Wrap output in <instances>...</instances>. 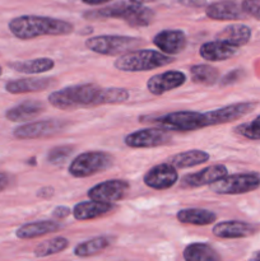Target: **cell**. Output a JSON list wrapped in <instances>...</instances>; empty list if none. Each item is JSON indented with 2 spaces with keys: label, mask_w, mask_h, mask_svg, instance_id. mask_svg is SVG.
I'll use <instances>...</instances> for the list:
<instances>
[{
  "label": "cell",
  "mask_w": 260,
  "mask_h": 261,
  "mask_svg": "<svg viewBox=\"0 0 260 261\" xmlns=\"http://www.w3.org/2000/svg\"><path fill=\"white\" fill-rule=\"evenodd\" d=\"M130 93L126 88L105 87L93 83L74 84L64 87L48 94L47 101L53 107L59 110L89 109L103 105H120L129 99Z\"/></svg>",
  "instance_id": "cell-1"
},
{
  "label": "cell",
  "mask_w": 260,
  "mask_h": 261,
  "mask_svg": "<svg viewBox=\"0 0 260 261\" xmlns=\"http://www.w3.org/2000/svg\"><path fill=\"white\" fill-rule=\"evenodd\" d=\"M10 33L19 40H32L42 36H66L74 31L71 23L40 15H20L8 24Z\"/></svg>",
  "instance_id": "cell-2"
},
{
  "label": "cell",
  "mask_w": 260,
  "mask_h": 261,
  "mask_svg": "<svg viewBox=\"0 0 260 261\" xmlns=\"http://www.w3.org/2000/svg\"><path fill=\"white\" fill-rule=\"evenodd\" d=\"M84 17L88 19L99 18H119L125 20L132 27H147L154 19V12L144 5L133 4V3L120 2L98 10L87 12Z\"/></svg>",
  "instance_id": "cell-3"
},
{
  "label": "cell",
  "mask_w": 260,
  "mask_h": 261,
  "mask_svg": "<svg viewBox=\"0 0 260 261\" xmlns=\"http://www.w3.org/2000/svg\"><path fill=\"white\" fill-rule=\"evenodd\" d=\"M175 61L173 56L157 50H134L119 56L114 61V66L120 71L126 73H138V71H148L153 69L167 66Z\"/></svg>",
  "instance_id": "cell-4"
},
{
  "label": "cell",
  "mask_w": 260,
  "mask_h": 261,
  "mask_svg": "<svg viewBox=\"0 0 260 261\" xmlns=\"http://www.w3.org/2000/svg\"><path fill=\"white\" fill-rule=\"evenodd\" d=\"M142 43L143 40L138 37L120 35H101L87 38L84 45L88 50L99 54V55L121 56L137 48Z\"/></svg>",
  "instance_id": "cell-5"
},
{
  "label": "cell",
  "mask_w": 260,
  "mask_h": 261,
  "mask_svg": "<svg viewBox=\"0 0 260 261\" xmlns=\"http://www.w3.org/2000/svg\"><path fill=\"white\" fill-rule=\"evenodd\" d=\"M114 157L103 150H91L76 155L69 165L68 171L75 178H86L109 170Z\"/></svg>",
  "instance_id": "cell-6"
},
{
  "label": "cell",
  "mask_w": 260,
  "mask_h": 261,
  "mask_svg": "<svg viewBox=\"0 0 260 261\" xmlns=\"http://www.w3.org/2000/svg\"><path fill=\"white\" fill-rule=\"evenodd\" d=\"M158 127L167 132H195L205 127L204 114L198 111H176L152 119Z\"/></svg>",
  "instance_id": "cell-7"
},
{
  "label": "cell",
  "mask_w": 260,
  "mask_h": 261,
  "mask_svg": "<svg viewBox=\"0 0 260 261\" xmlns=\"http://www.w3.org/2000/svg\"><path fill=\"white\" fill-rule=\"evenodd\" d=\"M259 188L260 175L256 172L227 175L209 186V189L218 195H241L251 193Z\"/></svg>",
  "instance_id": "cell-8"
},
{
  "label": "cell",
  "mask_w": 260,
  "mask_h": 261,
  "mask_svg": "<svg viewBox=\"0 0 260 261\" xmlns=\"http://www.w3.org/2000/svg\"><path fill=\"white\" fill-rule=\"evenodd\" d=\"M66 127L65 120L47 119L41 121L25 122L13 130V137L19 140L41 139L59 134Z\"/></svg>",
  "instance_id": "cell-9"
},
{
  "label": "cell",
  "mask_w": 260,
  "mask_h": 261,
  "mask_svg": "<svg viewBox=\"0 0 260 261\" xmlns=\"http://www.w3.org/2000/svg\"><path fill=\"white\" fill-rule=\"evenodd\" d=\"M172 137L170 133L161 127H145V129L135 130L125 137L124 143L126 147L134 149H147V148H157L170 144Z\"/></svg>",
  "instance_id": "cell-10"
},
{
  "label": "cell",
  "mask_w": 260,
  "mask_h": 261,
  "mask_svg": "<svg viewBox=\"0 0 260 261\" xmlns=\"http://www.w3.org/2000/svg\"><path fill=\"white\" fill-rule=\"evenodd\" d=\"M257 102H237V103L227 105V106L219 107V109L211 110L208 112H204V119H205V127L217 126L221 124H228V122L239 120L244 117L245 115L250 114L257 107Z\"/></svg>",
  "instance_id": "cell-11"
},
{
  "label": "cell",
  "mask_w": 260,
  "mask_h": 261,
  "mask_svg": "<svg viewBox=\"0 0 260 261\" xmlns=\"http://www.w3.org/2000/svg\"><path fill=\"white\" fill-rule=\"evenodd\" d=\"M129 190L130 185L126 180L114 178V180H107L98 185H94L93 188L89 189L87 195L89 200L114 204L126 198Z\"/></svg>",
  "instance_id": "cell-12"
},
{
  "label": "cell",
  "mask_w": 260,
  "mask_h": 261,
  "mask_svg": "<svg viewBox=\"0 0 260 261\" xmlns=\"http://www.w3.org/2000/svg\"><path fill=\"white\" fill-rule=\"evenodd\" d=\"M178 180V173L176 168L168 162L153 166L143 176V181L148 188L153 190H167L172 188Z\"/></svg>",
  "instance_id": "cell-13"
},
{
  "label": "cell",
  "mask_w": 260,
  "mask_h": 261,
  "mask_svg": "<svg viewBox=\"0 0 260 261\" xmlns=\"http://www.w3.org/2000/svg\"><path fill=\"white\" fill-rule=\"evenodd\" d=\"M228 175V170L224 165H213L203 168L198 172L189 173L181 178L180 186L183 189H196L201 186H211L212 184Z\"/></svg>",
  "instance_id": "cell-14"
},
{
  "label": "cell",
  "mask_w": 260,
  "mask_h": 261,
  "mask_svg": "<svg viewBox=\"0 0 260 261\" xmlns=\"http://www.w3.org/2000/svg\"><path fill=\"white\" fill-rule=\"evenodd\" d=\"M186 82L185 73L180 70H167L155 74L147 81V89L153 96H162L167 92L180 88Z\"/></svg>",
  "instance_id": "cell-15"
},
{
  "label": "cell",
  "mask_w": 260,
  "mask_h": 261,
  "mask_svg": "<svg viewBox=\"0 0 260 261\" xmlns=\"http://www.w3.org/2000/svg\"><path fill=\"white\" fill-rule=\"evenodd\" d=\"M153 43L160 48L161 53L175 56L185 50L188 38L181 30H165L154 36Z\"/></svg>",
  "instance_id": "cell-16"
},
{
  "label": "cell",
  "mask_w": 260,
  "mask_h": 261,
  "mask_svg": "<svg viewBox=\"0 0 260 261\" xmlns=\"http://www.w3.org/2000/svg\"><path fill=\"white\" fill-rule=\"evenodd\" d=\"M257 231V228L247 222L242 221H224L213 226V234L218 239L232 240L250 237Z\"/></svg>",
  "instance_id": "cell-17"
},
{
  "label": "cell",
  "mask_w": 260,
  "mask_h": 261,
  "mask_svg": "<svg viewBox=\"0 0 260 261\" xmlns=\"http://www.w3.org/2000/svg\"><path fill=\"white\" fill-rule=\"evenodd\" d=\"M205 14L213 20H239L246 17L241 5L232 0H223V2L209 4L205 9Z\"/></svg>",
  "instance_id": "cell-18"
},
{
  "label": "cell",
  "mask_w": 260,
  "mask_h": 261,
  "mask_svg": "<svg viewBox=\"0 0 260 261\" xmlns=\"http://www.w3.org/2000/svg\"><path fill=\"white\" fill-rule=\"evenodd\" d=\"M116 206L114 204H107V203H99V201L88 200V201H81V203L75 204L71 211L74 218L76 221H92V219L99 218L106 214L111 213L115 211Z\"/></svg>",
  "instance_id": "cell-19"
},
{
  "label": "cell",
  "mask_w": 260,
  "mask_h": 261,
  "mask_svg": "<svg viewBox=\"0 0 260 261\" xmlns=\"http://www.w3.org/2000/svg\"><path fill=\"white\" fill-rule=\"evenodd\" d=\"M54 84L53 78H22L5 83V91L10 94H22L41 92Z\"/></svg>",
  "instance_id": "cell-20"
},
{
  "label": "cell",
  "mask_w": 260,
  "mask_h": 261,
  "mask_svg": "<svg viewBox=\"0 0 260 261\" xmlns=\"http://www.w3.org/2000/svg\"><path fill=\"white\" fill-rule=\"evenodd\" d=\"M43 111H45V105L41 103L40 101L30 99V101H24L8 109L5 112V117L12 122L30 121L42 114Z\"/></svg>",
  "instance_id": "cell-21"
},
{
  "label": "cell",
  "mask_w": 260,
  "mask_h": 261,
  "mask_svg": "<svg viewBox=\"0 0 260 261\" xmlns=\"http://www.w3.org/2000/svg\"><path fill=\"white\" fill-rule=\"evenodd\" d=\"M60 229H63V226L56 221L31 222V223L22 224L15 231V236L20 240H32L41 236H45L47 233L58 232Z\"/></svg>",
  "instance_id": "cell-22"
},
{
  "label": "cell",
  "mask_w": 260,
  "mask_h": 261,
  "mask_svg": "<svg viewBox=\"0 0 260 261\" xmlns=\"http://www.w3.org/2000/svg\"><path fill=\"white\" fill-rule=\"evenodd\" d=\"M237 48L222 41H209L199 48V55L206 61H224L236 55Z\"/></svg>",
  "instance_id": "cell-23"
},
{
  "label": "cell",
  "mask_w": 260,
  "mask_h": 261,
  "mask_svg": "<svg viewBox=\"0 0 260 261\" xmlns=\"http://www.w3.org/2000/svg\"><path fill=\"white\" fill-rule=\"evenodd\" d=\"M211 160V154L205 150L201 149H190L186 152H180L172 155L168 160V163L176 170H184V168L195 167V166L203 165Z\"/></svg>",
  "instance_id": "cell-24"
},
{
  "label": "cell",
  "mask_w": 260,
  "mask_h": 261,
  "mask_svg": "<svg viewBox=\"0 0 260 261\" xmlns=\"http://www.w3.org/2000/svg\"><path fill=\"white\" fill-rule=\"evenodd\" d=\"M176 219L180 223L193 224V226H209L217 221L214 212L203 208L181 209L176 213Z\"/></svg>",
  "instance_id": "cell-25"
},
{
  "label": "cell",
  "mask_w": 260,
  "mask_h": 261,
  "mask_svg": "<svg viewBox=\"0 0 260 261\" xmlns=\"http://www.w3.org/2000/svg\"><path fill=\"white\" fill-rule=\"evenodd\" d=\"M250 38H251V30L245 24L227 25L217 35V40L228 43L236 48L246 45Z\"/></svg>",
  "instance_id": "cell-26"
},
{
  "label": "cell",
  "mask_w": 260,
  "mask_h": 261,
  "mask_svg": "<svg viewBox=\"0 0 260 261\" xmlns=\"http://www.w3.org/2000/svg\"><path fill=\"white\" fill-rule=\"evenodd\" d=\"M13 70L23 74H41L55 68V61L50 58H36L31 60L15 61L9 64Z\"/></svg>",
  "instance_id": "cell-27"
},
{
  "label": "cell",
  "mask_w": 260,
  "mask_h": 261,
  "mask_svg": "<svg viewBox=\"0 0 260 261\" xmlns=\"http://www.w3.org/2000/svg\"><path fill=\"white\" fill-rule=\"evenodd\" d=\"M183 255L185 261H221L218 252L208 244L203 242H194L188 245Z\"/></svg>",
  "instance_id": "cell-28"
},
{
  "label": "cell",
  "mask_w": 260,
  "mask_h": 261,
  "mask_svg": "<svg viewBox=\"0 0 260 261\" xmlns=\"http://www.w3.org/2000/svg\"><path fill=\"white\" fill-rule=\"evenodd\" d=\"M111 245L109 236H98L89 239L74 247V255L78 257H89L105 251Z\"/></svg>",
  "instance_id": "cell-29"
},
{
  "label": "cell",
  "mask_w": 260,
  "mask_h": 261,
  "mask_svg": "<svg viewBox=\"0 0 260 261\" xmlns=\"http://www.w3.org/2000/svg\"><path fill=\"white\" fill-rule=\"evenodd\" d=\"M191 81L201 86H214L219 81V71L208 64H196L190 68Z\"/></svg>",
  "instance_id": "cell-30"
},
{
  "label": "cell",
  "mask_w": 260,
  "mask_h": 261,
  "mask_svg": "<svg viewBox=\"0 0 260 261\" xmlns=\"http://www.w3.org/2000/svg\"><path fill=\"white\" fill-rule=\"evenodd\" d=\"M69 246V240L65 237H54V239L47 240V241H43L42 244L37 245L33 251L36 257H46L51 256V255L59 254V252H63L64 250L68 249Z\"/></svg>",
  "instance_id": "cell-31"
},
{
  "label": "cell",
  "mask_w": 260,
  "mask_h": 261,
  "mask_svg": "<svg viewBox=\"0 0 260 261\" xmlns=\"http://www.w3.org/2000/svg\"><path fill=\"white\" fill-rule=\"evenodd\" d=\"M235 132L249 140H260V115L252 121L240 124L235 127Z\"/></svg>",
  "instance_id": "cell-32"
},
{
  "label": "cell",
  "mask_w": 260,
  "mask_h": 261,
  "mask_svg": "<svg viewBox=\"0 0 260 261\" xmlns=\"http://www.w3.org/2000/svg\"><path fill=\"white\" fill-rule=\"evenodd\" d=\"M73 150V145H59V147L50 149V152L47 153V161L51 165L61 166L69 160Z\"/></svg>",
  "instance_id": "cell-33"
},
{
  "label": "cell",
  "mask_w": 260,
  "mask_h": 261,
  "mask_svg": "<svg viewBox=\"0 0 260 261\" xmlns=\"http://www.w3.org/2000/svg\"><path fill=\"white\" fill-rule=\"evenodd\" d=\"M241 8L245 14L260 20V0H244Z\"/></svg>",
  "instance_id": "cell-34"
},
{
  "label": "cell",
  "mask_w": 260,
  "mask_h": 261,
  "mask_svg": "<svg viewBox=\"0 0 260 261\" xmlns=\"http://www.w3.org/2000/svg\"><path fill=\"white\" fill-rule=\"evenodd\" d=\"M244 75L241 69H235V70L228 71L226 75H223L219 81V87H228L235 84L236 82H239L241 79V76Z\"/></svg>",
  "instance_id": "cell-35"
},
{
  "label": "cell",
  "mask_w": 260,
  "mask_h": 261,
  "mask_svg": "<svg viewBox=\"0 0 260 261\" xmlns=\"http://www.w3.org/2000/svg\"><path fill=\"white\" fill-rule=\"evenodd\" d=\"M71 214V211L68 208V206L59 205L56 206L53 211V217L56 219H65L66 217H69Z\"/></svg>",
  "instance_id": "cell-36"
},
{
  "label": "cell",
  "mask_w": 260,
  "mask_h": 261,
  "mask_svg": "<svg viewBox=\"0 0 260 261\" xmlns=\"http://www.w3.org/2000/svg\"><path fill=\"white\" fill-rule=\"evenodd\" d=\"M54 194H55V190H54L53 186H45V188H41L40 190L37 191V198L47 200V199L53 198Z\"/></svg>",
  "instance_id": "cell-37"
},
{
  "label": "cell",
  "mask_w": 260,
  "mask_h": 261,
  "mask_svg": "<svg viewBox=\"0 0 260 261\" xmlns=\"http://www.w3.org/2000/svg\"><path fill=\"white\" fill-rule=\"evenodd\" d=\"M181 5L190 8H203L206 5V0H178Z\"/></svg>",
  "instance_id": "cell-38"
},
{
  "label": "cell",
  "mask_w": 260,
  "mask_h": 261,
  "mask_svg": "<svg viewBox=\"0 0 260 261\" xmlns=\"http://www.w3.org/2000/svg\"><path fill=\"white\" fill-rule=\"evenodd\" d=\"M9 185V177H8L7 173L0 172V191L5 190Z\"/></svg>",
  "instance_id": "cell-39"
},
{
  "label": "cell",
  "mask_w": 260,
  "mask_h": 261,
  "mask_svg": "<svg viewBox=\"0 0 260 261\" xmlns=\"http://www.w3.org/2000/svg\"><path fill=\"white\" fill-rule=\"evenodd\" d=\"M83 3L88 5H99V4H105V3H109L111 0H82Z\"/></svg>",
  "instance_id": "cell-40"
},
{
  "label": "cell",
  "mask_w": 260,
  "mask_h": 261,
  "mask_svg": "<svg viewBox=\"0 0 260 261\" xmlns=\"http://www.w3.org/2000/svg\"><path fill=\"white\" fill-rule=\"evenodd\" d=\"M130 3L133 4H138V5H144L147 3H152V2H157V0H129Z\"/></svg>",
  "instance_id": "cell-41"
},
{
  "label": "cell",
  "mask_w": 260,
  "mask_h": 261,
  "mask_svg": "<svg viewBox=\"0 0 260 261\" xmlns=\"http://www.w3.org/2000/svg\"><path fill=\"white\" fill-rule=\"evenodd\" d=\"M251 261H260V251L254 252V255H252L251 257Z\"/></svg>",
  "instance_id": "cell-42"
},
{
  "label": "cell",
  "mask_w": 260,
  "mask_h": 261,
  "mask_svg": "<svg viewBox=\"0 0 260 261\" xmlns=\"http://www.w3.org/2000/svg\"><path fill=\"white\" fill-rule=\"evenodd\" d=\"M2 74H3V68L0 66V76H2Z\"/></svg>",
  "instance_id": "cell-43"
}]
</instances>
